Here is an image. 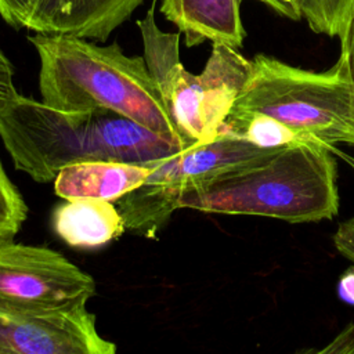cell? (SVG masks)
I'll return each instance as SVG.
<instances>
[{"label":"cell","mask_w":354,"mask_h":354,"mask_svg":"<svg viewBox=\"0 0 354 354\" xmlns=\"http://www.w3.org/2000/svg\"><path fill=\"white\" fill-rule=\"evenodd\" d=\"M0 138L14 167L41 184L80 162L148 165L185 149L111 109L61 111L19 93L0 106Z\"/></svg>","instance_id":"1"},{"label":"cell","mask_w":354,"mask_h":354,"mask_svg":"<svg viewBox=\"0 0 354 354\" xmlns=\"http://www.w3.org/2000/svg\"><path fill=\"white\" fill-rule=\"evenodd\" d=\"M36 48L41 101L61 111L105 108L188 145L173 124L144 57H129L115 41L98 46L69 35L28 36Z\"/></svg>","instance_id":"2"},{"label":"cell","mask_w":354,"mask_h":354,"mask_svg":"<svg viewBox=\"0 0 354 354\" xmlns=\"http://www.w3.org/2000/svg\"><path fill=\"white\" fill-rule=\"evenodd\" d=\"M178 209L308 223L337 214L332 148L297 142L205 180L178 198Z\"/></svg>","instance_id":"3"},{"label":"cell","mask_w":354,"mask_h":354,"mask_svg":"<svg viewBox=\"0 0 354 354\" xmlns=\"http://www.w3.org/2000/svg\"><path fill=\"white\" fill-rule=\"evenodd\" d=\"M152 0L137 21L144 44V59L163 105L180 137L188 145L214 140L252 72V61L238 48L212 43V53L199 75L180 61V33L163 32L155 21Z\"/></svg>","instance_id":"4"},{"label":"cell","mask_w":354,"mask_h":354,"mask_svg":"<svg viewBox=\"0 0 354 354\" xmlns=\"http://www.w3.org/2000/svg\"><path fill=\"white\" fill-rule=\"evenodd\" d=\"M250 113L281 122L303 142L333 148L348 133L350 84L339 62L318 73L259 54L228 115Z\"/></svg>","instance_id":"5"},{"label":"cell","mask_w":354,"mask_h":354,"mask_svg":"<svg viewBox=\"0 0 354 354\" xmlns=\"http://www.w3.org/2000/svg\"><path fill=\"white\" fill-rule=\"evenodd\" d=\"M275 148H260L221 131L214 140L151 162L147 180L115 202L126 231L155 238L178 209L181 194L212 177L250 163Z\"/></svg>","instance_id":"6"},{"label":"cell","mask_w":354,"mask_h":354,"mask_svg":"<svg viewBox=\"0 0 354 354\" xmlns=\"http://www.w3.org/2000/svg\"><path fill=\"white\" fill-rule=\"evenodd\" d=\"M95 295L91 275L43 246L0 238V306L22 311H73Z\"/></svg>","instance_id":"7"},{"label":"cell","mask_w":354,"mask_h":354,"mask_svg":"<svg viewBox=\"0 0 354 354\" xmlns=\"http://www.w3.org/2000/svg\"><path fill=\"white\" fill-rule=\"evenodd\" d=\"M0 354H118L87 307L22 311L0 306Z\"/></svg>","instance_id":"8"},{"label":"cell","mask_w":354,"mask_h":354,"mask_svg":"<svg viewBox=\"0 0 354 354\" xmlns=\"http://www.w3.org/2000/svg\"><path fill=\"white\" fill-rule=\"evenodd\" d=\"M144 0H33L25 28L105 41Z\"/></svg>","instance_id":"9"},{"label":"cell","mask_w":354,"mask_h":354,"mask_svg":"<svg viewBox=\"0 0 354 354\" xmlns=\"http://www.w3.org/2000/svg\"><path fill=\"white\" fill-rule=\"evenodd\" d=\"M239 3L241 0H162L160 12L184 33L188 47L210 40L239 48L246 35Z\"/></svg>","instance_id":"10"},{"label":"cell","mask_w":354,"mask_h":354,"mask_svg":"<svg viewBox=\"0 0 354 354\" xmlns=\"http://www.w3.org/2000/svg\"><path fill=\"white\" fill-rule=\"evenodd\" d=\"M151 173V166L91 160L64 167L54 180L55 194L65 201L101 199L116 202L137 187Z\"/></svg>","instance_id":"11"},{"label":"cell","mask_w":354,"mask_h":354,"mask_svg":"<svg viewBox=\"0 0 354 354\" xmlns=\"http://www.w3.org/2000/svg\"><path fill=\"white\" fill-rule=\"evenodd\" d=\"M51 223L55 234L73 248H100L126 231L116 205L101 199L66 201L53 210Z\"/></svg>","instance_id":"12"},{"label":"cell","mask_w":354,"mask_h":354,"mask_svg":"<svg viewBox=\"0 0 354 354\" xmlns=\"http://www.w3.org/2000/svg\"><path fill=\"white\" fill-rule=\"evenodd\" d=\"M221 131L231 133L267 149L303 142L295 131L281 122L259 113L228 115Z\"/></svg>","instance_id":"13"},{"label":"cell","mask_w":354,"mask_h":354,"mask_svg":"<svg viewBox=\"0 0 354 354\" xmlns=\"http://www.w3.org/2000/svg\"><path fill=\"white\" fill-rule=\"evenodd\" d=\"M354 0H301L303 18L315 33L339 36L350 17Z\"/></svg>","instance_id":"14"},{"label":"cell","mask_w":354,"mask_h":354,"mask_svg":"<svg viewBox=\"0 0 354 354\" xmlns=\"http://www.w3.org/2000/svg\"><path fill=\"white\" fill-rule=\"evenodd\" d=\"M28 216V206L0 160V238H14Z\"/></svg>","instance_id":"15"},{"label":"cell","mask_w":354,"mask_h":354,"mask_svg":"<svg viewBox=\"0 0 354 354\" xmlns=\"http://www.w3.org/2000/svg\"><path fill=\"white\" fill-rule=\"evenodd\" d=\"M340 37V55L337 62L342 65L344 75L350 84L351 91V120L346 142L354 145V6L351 8L350 17L339 35Z\"/></svg>","instance_id":"16"},{"label":"cell","mask_w":354,"mask_h":354,"mask_svg":"<svg viewBox=\"0 0 354 354\" xmlns=\"http://www.w3.org/2000/svg\"><path fill=\"white\" fill-rule=\"evenodd\" d=\"M33 0H0V15L14 29L25 28Z\"/></svg>","instance_id":"17"},{"label":"cell","mask_w":354,"mask_h":354,"mask_svg":"<svg viewBox=\"0 0 354 354\" xmlns=\"http://www.w3.org/2000/svg\"><path fill=\"white\" fill-rule=\"evenodd\" d=\"M14 66L0 48V106L18 94L14 82Z\"/></svg>","instance_id":"18"},{"label":"cell","mask_w":354,"mask_h":354,"mask_svg":"<svg viewBox=\"0 0 354 354\" xmlns=\"http://www.w3.org/2000/svg\"><path fill=\"white\" fill-rule=\"evenodd\" d=\"M257 1L268 6L277 14L285 18H289L292 21H299L303 18L301 0H257Z\"/></svg>","instance_id":"19"},{"label":"cell","mask_w":354,"mask_h":354,"mask_svg":"<svg viewBox=\"0 0 354 354\" xmlns=\"http://www.w3.org/2000/svg\"><path fill=\"white\" fill-rule=\"evenodd\" d=\"M337 296L342 301L354 306V267L340 275L337 282Z\"/></svg>","instance_id":"20"}]
</instances>
